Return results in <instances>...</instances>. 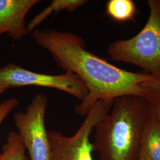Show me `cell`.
Segmentation results:
<instances>
[{"mask_svg": "<svg viewBox=\"0 0 160 160\" xmlns=\"http://www.w3.org/2000/svg\"><path fill=\"white\" fill-rule=\"evenodd\" d=\"M34 42L48 52L58 66L77 75L88 90L86 99L75 107V112L85 116L99 100H112L123 96L147 97L151 91L141 86L154 81L145 73L120 68L86 49L80 36L55 29H35Z\"/></svg>", "mask_w": 160, "mask_h": 160, "instance_id": "6da1fadb", "label": "cell"}, {"mask_svg": "<svg viewBox=\"0 0 160 160\" xmlns=\"http://www.w3.org/2000/svg\"><path fill=\"white\" fill-rule=\"evenodd\" d=\"M151 114L145 97L123 96L113 100L95 127L94 150L100 160H138L141 138Z\"/></svg>", "mask_w": 160, "mask_h": 160, "instance_id": "7a4b0ae2", "label": "cell"}, {"mask_svg": "<svg viewBox=\"0 0 160 160\" xmlns=\"http://www.w3.org/2000/svg\"><path fill=\"white\" fill-rule=\"evenodd\" d=\"M148 19L137 34L112 42L107 53L115 62L129 63L160 80V0H148Z\"/></svg>", "mask_w": 160, "mask_h": 160, "instance_id": "3957f363", "label": "cell"}, {"mask_svg": "<svg viewBox=\"0 0 160 160\" xmlns=\"http://www.w3.org/2000/svg\"><path fill=\"white\" fill-rule=\"evenodd\" d=\"M113 103L112 100L98 101L72 137H67L59 132L48 131L51 160H93L92 152L94 150L90 135L99 122L109 113Z\"/></svg>", "mask_w": 160, "mask_h": 160, "instance_id": "277c9868", "label": "cell"}, {"mask_svg": "<svg viewBox=\"0 0 160 160\" xmlns=\"http://www.w3.org/2000/svg\"><path fill=\"white\" fill-rule=\"evenodd\" d=\"M48 98L43 94L33 97L26 112L14 114V123L30 160H51V148L45 128Z\"/></svg>", "mask_w": 160, "mask_h": 160, "instance_id": "5b68a950", "label": "cell"}, {"mask_svg": "<svg viewBox=\"0 0 160 160\" xmlns=\"http://www.w3.org/2000/svg\"><path fill=\"white\" fill-rule=\"evenodd\" d=\"M29 86L57 89L71 94L81 102L88 94V90L82 81L77 75L70 72L61 75L45 74L29 71L13 63H8L0 68V86L7 90Z\"/></svg>", "mask_w": 160, "mask_h": 160, "instance_id": "8992f818", "label": "cell"}, {"mask_svg": "<svg viewBox=\"0 0 160 160\" xmlns=\"http://www.w3.org/2000/svg\"><path fill=\"white\" fill-rule=\"evenodd\" d=\"M40 0H0V36L7 33L14 40L27 36L26 17Z\"/></svg>", "mask_w": 160, "mask_h": 160, "instance_id": "52a82bcc", "label": "cell"}, {"mask_svg": "<svg viewBox=\"0 0 160 160\" xmlns=\"http://www.w3.org/2000/svg\"><path fill=\"white\" fill-rule=\"evenodd\" d=\"M138 160H160V121L151 112L143 129Z\"/></svg>", "mask_w": 160, "mask_h": 160, "instance_id": "ba28073f", "label": "cell"}, {"mask_svg": "<svg viewBox=\"0 0 160 160\" xmlns=\"http://www.w3.org/2000/svg\"><path fill=\"white\" fill-rule=\"evenodd\" d=\"M86 0H53L50 5L42 12L33 18L28 24L29 32H32L39 26L45 20L52 14H56L59 12L68 10L73 12L84 5Z\"/></svg>", "mask_w": 160, "mask_h": 160, "instance_id": "9c48e42d", "label": "cell"}, {"mask_svg": "<svg viewBox=\"0 0 160 160\" xmlns=\"http://www.w3.org/2000/svg\"><path fill=\"white\" fill-rule=\"evenodd\" d=\"M108 15L118 22L132 20L137 12L132 0H110L106 4Z\"/></svg>", "mask_w": 160, "mask_h": 160, "instance_id": "30bf717a", "label": "cell"}, {"mask_svg": "<svg viewBox=\"0 0 160 160\" xmlns=\"http://www.w3.org/2000/svg\"><path fill=\"white\" fill-rule=\"evenodd\" d=\"M0 160H28L26 148L18 132H10L0 152Z\"/></svg>", "mask_w": 160, "mask_h": 160, "instance_id": "8fae6325", "label": "cell"}, {"mask_svg": "<svg viewBox=\"0 0 160 160\" xmlns=\"http://www.w3.org/2000/svg\"><path fill=\"white\" fill-rule=\"evenodd\" d=\"M18 104V100L15 98H9L0 103V125Z\"/></svg>", "mask_w": 160, "mask_h": 160, "instance_id": "7c38bea8", "label": "cell"}, {"mask_svg": "<svg viewBox=\"0 0 160 160\" xmlns=\"http://www.w3.org/2000/svg\"><path fill=\"white\" fill-rule=\"evenodd\" d=\"M146 98L148 102L151 113L160 121V91H151Z\"/></svg>", "mask_w": 160, "mask_h": 160, "instance_id": "4fadbf2b", "label": "cell"}, {"mask_svg": "<svg viewBox=\"0 0 160 160\" xmlns=\"http://www.w3.org/2000/svg\"><path fill=\"white\" fill-rule=\"evenodd\" d=\"M141 86L151 91H160V80H154L145 82L141 84Z\"/></svg>", "mask_w": 160, "mask_h": 160, "instance_id": "5bb4252c", "label": "cell"}, {"mask_svg": "<svg viewBox=\"0 0 160 160\" xmlns=\"http://www.w3.org/2000/svg\"><path fill=\"white\" fill-rule=\"evenodd\" d=\"M6 90H7V89L5 88L4 87H3L2 86H0V94H2V92H5Z\"/></svg>", "mask_w": 160, "mask_h": 160, "instance_id": "9a60e30c", "label": "cell"}]
</instances>
